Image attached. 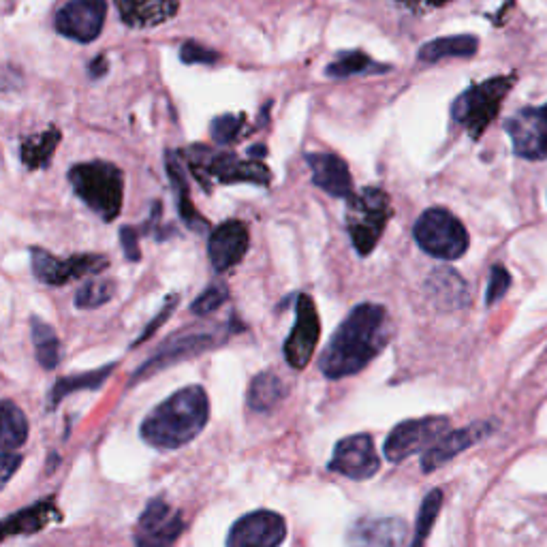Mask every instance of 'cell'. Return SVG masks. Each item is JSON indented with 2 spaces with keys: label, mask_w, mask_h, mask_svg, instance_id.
Masks as SVG:
<instances>
[{
  "label": "cell",
  "mask_w": 547,
  "mask_h": 547,
  "mask_svg": "<svg viewBox=\"0 0 547 547\" xmlns=\"http://www.w3.org/2000/svg\"><path fill=\"white\" fill-rule=\"evenodd\" d=\"M394 325L389 312L379 304H359L338 325L319 357V368L327 379L338 381L362 372L392 340Z\"/></svg>",
  "instance_id": "obj_1"
},
{
  "label": "cell",
  "mask_w": 547,
  "mask_h": 547,
  "mask_svg": "<svg viewBox=\"0 0 547 547\" xmlns=\"http://www.w3.org/2000/svg\"><path fill=\"white\" fill-rule=\"evenodd\" d=\"M210 400L201 385H189L169 396L146 417L142 439L154 449H180L208 426Z\"/></svg>",
  "instance_id": "obj_2"
},
{
  "label": "cell",
  "mask_w": 547,
  "mask_h": 547,
  "mask_svg": "<svg viewBox=\"0 0 547 547\" xmlns=\"http://www.w3.org/2000/svg\"><path fill=\"white\" fill-rule=\"evenodd\" d=\"M69 180L75 195L105 223L118 218L124 201V176L116 165L105 161L80 163L71 167Z\"/></svg>",
  "instance_id": "obj_3"
},
{
  "label": "cell",
  "mask_w": 547,
  "mask_h": 547,
  "mask_svg": "<svg viewBox=\"0 0 547 547\" xmlns=\"http://www.w3.org/2000/svg\"><path fill=\"white\" fill-rule=\"evenodd\" d=\"M392 214V201L377 186H366V189L349 197L347 231L357 255L368 257L377 248Z\"/></svg>",
  "instance_id": "obj_4"
},
{
  "label": "cell",
  "mask_w": 547,
  "mask_h": 547,
  "mask_svg": "<svg viewBox=\"0 0 547 547\" xmlns=\"http://www.w3.org/2000/svg\"><path fill=\"white\" fill-rule=\"evenodd\" d=\"M513 84V75H498L492 77V80L468 88L451 107L453 122L460 124L473 139H479L498 116L500 105H503Z\"/></svg>",
  "instance_id": "obj_5"
},
{
  "label": "cell",
  "mask_w": 547,
  "mask_h": 547,
  "mask_svg": "<svg viewBox=\"0 0 547 547\" xmlns=\"http://www.w3.org/2000/svg\"><path fill=\"white\" fill-rule=\"evenodd\" d=\"M419 248L434 259L456 261L468 250V231L456 214L445 208H430L417 218L413 229Z\"/></svg>",
  "instance_id": "obj_6"
},
{
  "label": "cell",
  "mask_w": 547,
  "mask_h": 547,
  "mask_svg": "<svg viewBox=\"0 0 547 547\" xmlns=\"http://www.w3.org/2000/svg\"><path fill=\"white\" fill-rule=\"evenodd\" d=\"M449 432V417L432 415L419 419H406L398 424L385 439L383 453L389 462H404L415 453L428 451L436 441Z\"/></svg>",
  "instance_id": "obj_7"
},
{
  "label": "cell",
  "mask_w": 547,
  "mask_h": 547,
  "mask_svg": "<svg viewBox=\"0 0 547 547\" xmlns=\"http://www.w3.org/2000/svg\"><path fill=\"white\" fill-rule=\"evenodd\" d=\"M30 259H33V274L43 285L62 287L69 285L71 280H82L86 276L101 274L107 268V257L84 253L73 255L69 259H58L48 250L33 248L30 250Z\"/></svg>",
  "instance_id": "obj_8"
},
{
  "label": "cell",
  "mask_w": 547,
  "mask_h": 547,
  "mask_svg": "<svg viewBox=\"0 0 547 547\" xmlns=\"http://www.w3.org/2000/svg\"><path fill=\"white\" fill-rule=\"evenodd\" d=\"M203 156H191V167L195 176L203 178L210 176L221 184H236V182H250V184H270L272 174L270 169L257 161H242L231 152L212 154L206 148H201Z\"/></svg>",
  "instance_id": "obj_9"
},
{
  "label": "cell",
  "mask_w": 547,
  "mask_h": 547,
  "mask_svg": "<svg viewBox=\"0 0 547 547\" xmlns=\"http://www.w3.org/2000/svg\"><path fill=\"white\" fill-rule=\"evenodd\" d=\"M321 336V321L315 302L310 295L302 293L298 302H295V323L291 327V334L285 340V359L293 370H304L312 355L317 351V342Z\"/></svg>",
  "instance_id": "obj_10"
},
{
  "label": "cell",
  "mask_w": 547,
  "mask_h": 547,
  "mask_svg": "<svg viewBox=\"0 0 547 547\" xmlns=\"http://www.w3.org/2000/svg\"><path fill=\"white\" fill-rule=\"evenodd\" d=\"M184 533V518L165 500L154 498L139 515L135 526V547H171Z\"/></svg>",
  "instance_id": "obj_11"
},
{
  "label": "cell",
  "mask_w": 547,
  "mask_h": 547,
  "mask_svg": "<svg viewBox=\"0 0 547 547\" xmlns=\"http://www.w3.org/2000/svg\"><path fill=\"white\" fill-rule=\"evenodd\" d=\"M332 473L353 481H366L379 473L381 458L370 434H351L334 447V456L327 464Z\"/></svg>",
  "instance_id": "obj_12"
},
{
  "label": "cell",
  "mask_w": 547,
  "mask_h": 547,
  "mask_svg": "<svg viewBox=\"0 0 547 547\" xmlns=\"http://www.w3.org/2000/svg\"><path fill=\"white\" fill-rule=\"evenodd\" d=\"M287 539V522L276 511L246 513L231 526L227 547H280Z\"/></svg>",
  "instance_id": "obj_13"
},
{
  "label": "cell",
  "mask_w": 547,
  "mask_h": 547,
  "mask_svg": "<svg viewBox=\"0 0 547 547\" xmlns=\"http://www.w3.org/2000/svg\"><path fill=\"white\" fill-rule=\"evenodd\" d=\"M513 152L526 161L547 159V105L526 107L507 120Z\"/></svg>",
  "instance_id": "obj_14"
},
{
  "label": "cell",
  "mask_w": 547,
  "mask_h": 547,
  "mask_svg": "<svg viewBox=\"0 0 547 547\" xmlns=\"http://www.w3.org/2000/svg\"><path fill=\"white\" fill-rule=\"evenodd\" d=\"M223 340H218L216 332H193V334H176L171 336L165 345L156 351L148 362L139 368L135 374L131 383H139L142 379H148L152 377L154 372L159 370H165L169 368L171 364L176 362H182V359H189L193 355H199V353H206L208 349L221 345Z\"/></svg>",
  "instance_id": "obj_15"
},
{
  "label": "cell",
  "mask_w": 547,
  "mask_h": 547,
  "mask_svg": "<svg viewBox=\"0 0 547 547\" xmlns=\"http://www.w3.org/2000/svg\"><path fill=\"white\" fill-rule=\"evenodd\" d=\"M107 0H69L56 15V30L67 39L90 43L105 24Z\"/></svg>",
  "instance_id": "obj_16"
},
{
  "label": "cell",
  "mask_w": 547,
  "mask_h": 547,
  "mask_svg": "<svg viewBox=\"0 0 547 547\" xmlns=\"http://www.w3.org/2000/svg\"><path fill=\"white\" fill-rule=\"evenodd\" d=\"M250 246V233L242 221H227L218 225L208 240V257L214 272L223 274L246 257Z\"/></svg>",
  "instance_id": "obj_17"
},
{
  "label": "cell",
  "mask_w": 547,
  "mask_h": 547,
  "mask_svg": "<svg viewBox=\"0 0 547 547\" xmlns=\"http://www.w3.org/2000/svg\"><path fill=\"white\" fill-rule=\"evenodd\" d=\"M492 430L494 426L488 424V421H479V424H471L468 428L447 432L428 451H424V456H421V471L424 473L439 471L443 464L451 462L458 453L471 449L481 439H486Z\"/></svg>",
  "instance_id": "obj_18"
},
{
  "label": "cell",
  "mask_w": 547,
  "mask_h": 547,
  "mask_svg": "<svg viewBox=\"0 0 547 547\" xmlns=\"http://www.w3.org/2000/svg\"><path fill=\"white\" fill-rule=\"evenodd\" d=\"M409 526L402 518H362L347 533L349 547H404Z\"/></svg>",
  "instance_id": "obj_19"
},
{
  "label": "cell",
  "mask_w": 547,
  "mask_h": 547,
  "mask_svg": "<svg viewBox=\"0 0 547 547\" xmlns=\"http://www.w3.org/2000/svg\"><path fill=\"white\" fill-rule=\"evenodd\" d=\"M306 163L312 171V182L321 191L338 199H349L353 195V178L347 163L330 152H310L306 154Z\"/></svg>",
  "instance_id": "obj_20"
},
{
  "label": "cell",
  "mask_w": 547,
  "mask_h": 547,
  "mask_svg": "<svg viewBox=\"0 0 547 547\" xmlns=\"http://www.w3.org/2000/svg\"><path fill=\"white\" fill-rule=\"evenodd\" d=\"M52 520H60V511L56 507V498L48 496L43 500H37L33 507L20 509L0 520V541H5L9 537L35 535Z\"/></svg>",
  "instance_id": "obj_21"
},
{
  "label": "cell",
  "mask_w": 547,
  "mask_h": 547,
  "mask_svg": "<svg viewBox=\"0 0 547 547\" xmlns=\"http://www.w3.org/2000/svg\"><path fill=\"white\" fill-rule=\"evenodd\" d=\"M120 18L133 28H154L169 22L180 9V0H116Z\"/></svg>",
  "instance_id": "obj_22"
},
{
  "label": "cell",
  "mask_w": 547,
  "mask_h": 547,
  "mask_svg": "<svg viewBox=\"0 0 547 547\" xmlns=\"http://www.w3.org/2000/svg\"><path fill=\"white\" fill-rule=\"evenodd\" d=\"M428 293L441 310H460L468 304V287L464 278L451 268L434 270L428 278Z\"/></svg>",
  "instance_id": "obj_23"
},
{
  "label": "cell",
  "mask_w": 547,
  "mask_h": 547,
  "mask_svg": "<svg viewBox=\"0 0 547 547\" xmlns=\"http://www.w3.org/2000/svg\"><path fill=\"white\" fill-rule=\"evenodd\" d=\"M479 41L473 35H456V37H443L428 41L419 48V60L421 62H439L445 58H471L477 54Z\"/></svg>",
  "instance_id": "obj_24"
},
{
  "label": "cell",
  "mask_w": 547,
  "mask_h": 547,
  "mask_svg": "<svg viewBox=\"0 0 547 547\" xmlns=\"http://www.w3.org/2000/svg\"><path fill=\"white\" fill-rule=\"evenodd\" d=\"M287 398L285 381L274 372H261L248 387V406L257 413H268Z\"/></svg>",
  "instance_id": "obj_25"
},
{
  "label": "cell",
  "mask_w": 547,
  "mask_h": 547,
  "mask_svg": "<svg viewBox=\"0 0 547 547\" xmlns=\"http://www.w3.org/2000/svg\"><path fill=\"white\" fill-rule=\"evenodd\" d=\"M28 439V419L18 404L0 400V451H13Z\"/></svg>",
  "instance_id": "obj_26"
},
{
  "label": "cell",
  "mask_w": 547,
  "mask_h": 547,
  "mask_svg": "<svg viewBox=\"0 0 547 547\" xmlns=\"http://www.w3.org/2000/svg\"><path fill=\"white\" fill-rule=\"evenodd\" d=\"M167 171H169V180H171V186H174V195H176V203H178V212L182 216V221L189 225L191 229L195 231H201V229H208V221L203 218L191 201V195H189V184H186L184 180V174H182V167L180 163L174 159V156H167Z\"/></svg>",
  "instance_id": "obj_27"
},
{
  "label": "cell",
  "mask_w": 547,
  "mask_h": 547,
  "mask_svg": "<svg viewBox=\"0 0 547 547\" xmlns=\"http://www.w3.org/2000/svg\"><path fill=\"white\" fill-rule=\"evenodd\" d=\"M116 364H107L99 370H90V372H82V374H73V377H65V379H58L54 389H52V396H50V402L52 406H56L62 398H67L69 394H75V392H86V389H99L103 387V383L112 377Z\"/></svg>",
  "instance_id": "obj_28"
},
{
  "label": "cell",
  "mask_w": 547,
  "mask_h": 547,
  "mask_svg": "<svg viewBox=\"0 0 547 547\" xmlns=\"http://www.w3.org/2000/svg\"><path fill=\"white\" fill-rule=\"evenodd\" d=\"M58 142H60V131H56V129H50V131L33 135V137H26L22 142V150H20L22 163L28 169L45 167L54 156Z\"/></svg>",
  "instance_id": "obj_29"
},
{
  "label": "cell",
  "mask_w": 547,
  "mask_h": 547,
  "mask_svg": "<svg viewBox=\"0 0 547 547\" xmlns=\"http://www.w3.org/2000/svg\"><path fill=\"white\" fill-rule=\"evenodd\" d=\"M389 65H379L364 52H345L340 54L330 67H327V75L330 77H351V75H364V73H387Z\"/></svg>",
  "instance_id": "obj_30"
},
{
  "label": "cell",
  "mask_w": 547,
  "mask_h": 547,
  "mask_svg": "<svg viewBox=\"0 0 547 547\" xmlns=\"http://www.w3.org/2000/svg\"><path fill=\"white\" fill-rule=\"evenodd\" d=\"M30 325H33V342L39 366L45 370H54L60 362V340L56 332L41 319H33Z\"/></svg>",
  "instance_id": "obj_31"
},
{
  "label": "cell",
  "mask_w": 547,
  "mask_h": 547,
  "mask_svg": "<svg viewBox=\"0 0 547 547\" xmlns=\"http://www.w3.org/2000/svg\"><path fill=\"white\" fill-rule=\"evenodd\" d=\"M443 507V492L441 490H432L426 494L424 503H421L419 515H417V524H415V535L411 539V547H424L436 518H439V511Z\"/></svg>",
  "instance_id": "obj_32"
},
{
  "label": "cell",
  "mask_w": 547,
  "mask_h": 547,
  "mask_svg": "<svg viewBox=\"0 0 547 547\" xmlns=\"http://www.w3.org/2000/svg\"><path fill=\"white\" fill-rule=\"evenodd\" d=\"M116 295V285L112 280H99L92 278L84 283L75 293V308L80 310H92L107 304Z\"/></svg>",
  "instance_id": "obj_33"
},
{
  "label": "cell",
  "mask_w": 547,
  "mask_h": 547,
  "mask_svg": "<svg viewBox=\"0 0 547 547\" xmlns=\"http://www.w3.org/2000/svg\"><path fill=\"white\" fill-rule=\"evenodd\" d=\"M229 300V289L223 283H214L193 302L191 312L197 317H208Z\"/></svg>",
  "instance_id": "obj_34"
},
{
  "label": "cell",
  "mask_w": 547,
  "mask_h": 547,
  "mask_svg": "<svg viewBox=\"0 0 547 547\" xmlns=\"http://www.w3.org/2000/svg\"><path fill=\"white\" fill-rule=\"evenodd\" d=\"M511 287V274L503 268V265H494L490 272V280H488V293H486V304L494 306L496 302H500L507 295Z\"/></svg>",
  "instance_id": "obj_35"
},
{
  "label": "cell",
  "mask_w": 547,
  "mask_h": 547,
  "mask_svg": "<svg viewBox=\"0 0 547 547\" xmlns=\"http://www.w3.org/2000/svg\"><path fill=\"white\" fill-rule=\"evenodd\" d=\"M240 129H242V118L231 116V114L218 116V118L212 122L214 142H216V144H229L231 139H236V135H238Z\"/></svg>",
  "instance_id": "obj_36"
},
{
  "label": "cell",
  "mask_w": 547,
  "mask_h": 547,
  "mask_svg": "<svg viewBox=\"0 0 547 547\" xmlns=\"http://www.w3.org/2000/svg\"><path fill=\"white\" fill-rule=\"evenodd\" d=\"M180 56L186 65H210V62L218 60L214 50L203 48L201 43H195V41L184 43L182 50H180Z\"/></svg>",
  "instance_id": "obj_37"
},
{
  "label": "cell",
  "mask_w": 547,
  "mask_h": 547,
  "mask_svg": "<svg viewBox=\"0 0 547 547\" xmlns=\"http://www.w3.org/2000/svg\"><path fill=\"white\" fill-rule=\"evenodd\" d=\"M178 295L174 293V295H169V298H167V302H165V306L159 310V312H156V317L144 327V332H142V336H139L135 342H133V347H137V345H142V342L144 340H148L152 334H156V330H159V327L169 319V315H171V312H174V308L178 306Z\"/></svg>",
  "instance_id": "obj_38"
},
{
  "label": "cell",
  "mask_w": 547,
  "mask_h": 547,
  "mask_svg": "<svg viewBox=\"0 0 547 547\" xmlns=\"http://www.w3.org/2000/svg\"><path fill=\"white\" fill-rule=\"evenodd\" d=\"M20 464H22L20 453H13V451L0 453V490H3L7 483L13 479V475L18 473Z\"/></svg>",
  "instance_id": "obj_39"
},
{
  "label": "cell",
  "mask_w": 547,
  "mask_h": 547,
  "mask_svg": "<svg viewBox=\"0 0 547 547\" xmlns=\"http://www.w3.org/2000/svg\"><path fill=\"white\" fill-rule=\"evenodd\" d=\"M120 242L124 248V255L129 261H139L142 253H139V233L133 227H122L120 229Z\"/></svg>",
  "instance_id": "obj_40"
},
{
  "label": "cell",
  "mask_w": 547,
  "mask_h": 547,
  "mask_svg": "<svg viewBox=\"0 0 547 547\" xmlns=\"http://www.w3.org/2000/svg\"><path fill=\"white\" fill-rule=\"evenodd\" d=\"M447 3H449V0H398V5L406 7L413 13H428V11L439 9Z\"/></svg>",
  "instance_id": "obj_41"
},
{
  "label": "cell",
  "mask_w": 547,
  "mask_h": 547,
  "mask_svg": "<svg viewBox=\"0 0 547 547\" xmlns=\"http://www.w3.org/2000/svg\"><path fill=\"white\" fill-rule=\"evenodd\" d=\"M105 69H107V65H105V58L101 56V58H97V62H92V65H90V75L99 77V75H103V73H105Z\"/></svg>",
  "instance_id": "obj_42"
},
{
  "label": "cell",
  "mask_w": 547,
  "mask_h": 547,
  "mask_svg": "<svg viewBox=\"0 0 547 547\" xmlns=\"http://www.w3.org/2000/svg\"><path fill=\"white\" fill-rule=\"evenodd\" d=\"M265 152H268V150H265L263 146H255V148L248 150V154H253V156H263Z\"/></svg>",
  "instance_id": "obj_43"
}]
</instances>
